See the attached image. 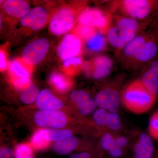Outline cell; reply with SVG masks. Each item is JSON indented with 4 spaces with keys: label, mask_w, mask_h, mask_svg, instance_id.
<instances>
[{
    "label": "cell",
    "mask_w": 158,
    "mask_h": 158,
    "mask_svg": "<svg viewBox=\"0 0 158 158\" xmlns=\"http://www.w3.org/2000/svg\"><path fill=\"white\" fill-rule=\"evenodd\" d=\"M157 95L151 92L139 78L127 84L121 92V103L132 113H146L153 107Z\"/></svg>",
    "instance_id": "cell-1"
},
{
    "label": "cell",
    "mask_w": 158,
    "mask_h": 158,
    "mask_svg": "<svg viewBox=\"0 0 158 158\" xmlns=\"http://www.w3.org/2000/svg\"><path fill=\"white\" fill-rule=\"evenodd\" d=\"M113 10H118L120 15L139 21L153 20L158 9L157 0H120L114 1Z\"/></svg>",
    "instance_id": "cell-2"
},
{
    "label": "cell",
    "mask_w": 158,
    "mask_h": 158,
    "mask_svg": "<svg viewBox=\"0 0 158 158\" xmlns=\"http://www.w3.org/2000/svg\"><path fill=\"white\" fill-rule=\"evenodd\" d=\"M152 21L153 19L137 20L117 14L113 15L112 24L115 26L119 37L126 45L136 36L145 31Z\"/></svg>",
    "instance_id": "cell-3"
},
{
    "label": "cell",
    "mask_w": 158,
    "mask_h": 158,
    "mask_svg": "<svg viewBox=\"0 0 158 158\" xmlns=\"http://www.w3.org/2000/svg\"><path fill=\"white\" fill-rule=\"evenodd\" d=\"M112 12H105L96 8L86 9L79 15L80 24L89 26L99 30V32L106 35L113 23Z\"/></svg>",
    "instance_id": "cell-4"
},
{
    "label": "cell",
    "mask_w": 158,
    "mask_h": 158,
    "mask_svg": "<svg viewBox=\"0 0 158 158\" xmlns=\"http://www.w3.org/2000/svg\"><path fill=\"white\" fill-rule=\"evenodd\" d=\"M151 29L149 38L138 53L126 65L127 68L138 69L156 59L158 50V30L152 27Z\"/></svg>",
    "instance_id": "cell-5"
},
{
    "label": "cell",
    "mask_w": 158,
    "mask_h": 158,
    "mask_svg": "<svg viewBox=\"0 0 158 158\" xmlns=\"http://www.w3.org/2000/svg\"><path fill=\"white\" fill-rule=\"evenodd\" d=\"M121 92L116 83H108L97 94L94 100L100 108L110 113H118L122 104Z\"/></svg>",
    "instance_id": "cell-6"
},
{
    "label": "cell",
    "mask_w": 158,
    "mask_h": 158,
    "mask_svg": "<svg viewBox=\"0 0 158 158\" xmlns=\"http://www.w3.org/2000/svg\"><path fill=\"white\" fill-rule=\"evenodd\" d=\"M49 48V43L47 39L43 38L35 40L24 49L22 59L27 65H37L45 58Z\"/></svg>",
    "instance_id": "cell-7"
},
{
    "label": "cell",
    "mask_w": 158,
    "mask_h": 158,
    "mask_svg": "<svg viewBox=\"0 0 158 158\" xmlns=\"http://www.w3.org/2000/svg\"><path fill=\"white\" fill-rule=\"evenodd\" d=\"M74 14L70 8H62L54 15L50 24V29L55 35H62L67 33L74 24Z\"/></svg>",
    "instance_id": "cell-8"
},
{
    "label": "cell",
    "mask_w": 158,
    "mask_h": 158,
    "mask_svg": "<svg viewBox=\"0 0 158 158\" xmlns=\"http://www.w3.org/2000/svg\"><path fill=\"white\" fill-rule=\"evenodd\" d=\"M151 31L152 29H150L142 32L118 51V58L125 66L141 49L149 38Z\"/></svg>",
    "instance_id": "cell-9"
},
{
    "label": "cell",
    "mask_w": 158,
    "mask_h": 158,
    "mask_svg": "<svg viewBox=\"0 0 158 158\" xmlns=\"http://www.w3.org/2000/svg\"><path fill=\"white\" fill-rule=\"evenodd\" d=\"M35 123L42 127L60 128L65 126L66 118L65 114L57 110H40L34 116Z\"/></svg>",
    "instance_id": "cell-10"
},
{
    "label": "cell",
    "mask_w": 158,
    "mask_h": 158,
    "mask_svg": "<svg viewBox=\"0 0 158 158\" xmlns=\"http://www.w3.org/2000/svg\"><path fill=\"white\" fill-rule=\"evenodd\" d=\"M82 46L81 40L78 36L67 34L58 47L57 53L61 59L66 60L78 56L81 53Z\"/></svg>",
    "instance_id": "cell-11"
},
{
    "label": "cell",
    "mask_w": 158,
    "mask_h": 158,
    "mask_svg": "<svg viewBox=\"0 0 158 158\" xmlns=\"http://www.w3.org/2000/svg\"><path fill=\"white\" fill-rule=\"evenodd\" d=\"M13 85L23 103L29 104L36 101L39 94V89L30 79H17L14 81Z\"/></svg>",
    "instance_id": "cell-12"
},
{
    "label": "cell",
    "mask_w": 158,
    "mask_h": 158,
    "mask_svg": "<svg viewBox=\"0 0 158 158\" xmlns=\"http://www.w3.org/2000/svg\"><path fill=\"white\" fill-rule=\"evenodd\" d=\"M48 19L47 11L42 7H35L24 17L20 23L23 26L30 28L34 31H38L45 24Z\"/></svg>",
    "instance_id": "cell-13"
},
{
    "label": "cell",
    "mask_w": 158,
    "mask_h": 158,
    "mask_svg": "<svg viewBox=\"0 0 158 158\" xmlns=\"http://www.w3.org/2000/svg\"><path fill=\"white\" fill-rule=\"evenodd\" d=\"M141 82L153 94H158V59H155L144 66L139 78Z\"/></svg>",
    "instance_id": "cell-14"
},
{
    "label": "cell",
    "mask_w": 158,
    "mask_h": 158,
    "mask_svg": "<svg viewBox=\"0 0 158 158\" xmlns=\"http://www.w3.org/2000/svg\"><path fill=\"white\" fill-rule=\"evenodd\" d=\"M69 97L82 115L90 114L96 109L97 105L94 100L84 90H73Z\"/></svg>",
    "instance_id": "cell-15"
},
{
    "label": "cell",
    "mask_w": 158,
    "mask_h": 158,
    "mask_svg": "<svg viewBox=\"0 0 158 158\" xmlns=\"http://www.w3.org/2000/svg\"><path fill=\"white\" fill-rule=\"evenodd\" d=\"M155 146L151 137L145 133L138 136L133 147L132 158H153Z\"/></svg>",
    "instance_id": "cell-16"
},
{
    "label": "cell",
    "mask_w": 158,
    "mask_h": 158,
    "mask_svg": "<svg viewBox=\"0 0 158 158\" xmlns=\"http://www.w3.org/2000/svg\"><path fill=\"white\" fill-rule=\"evenodd\" d=\"M113 65V60L108 56L97 57L93 62L92 77L97 80L104 78L111 73Z\"/></svg>",
    "instance_id": "cell-17"
},
{
    "label": "cell",
    "mask_w": 158,
    "mask_h": 158,
    "mask_svg": "<svg viewBox=\"0 0 158 158\" xmlns=\"http://www.w3.org/2000/svg\"><path fill=\"white\" fill-rule=\"evenodd\" d=\"M36 101L38 107L42 110H56L63 105L62 102L48 89L40 91Z\"/></svg>",
    "instance_id": "cell-18"
},
{
    "label": "cell",
    "mask_w": 158,
    "mask_h": 158,
    "mask_svg": "<svg viewBox=\"0 0 158 158\" xmlns=\"http://www.w3.org/2000/svg\"><path fill=\"white\" fill-rule=\"evenodd\" d=\"M3 7L7 14L16 18L24 17L31 10L28 3L22 0H7Z\"/></svg>",
    "instance_id": "cell-19"
},
{
    "label": "cell",
    "mask_w": 158,
    "mask_h": 158,
    "mask_svg": "<svg viewBox=\"0 0 158 158\" xmlns=\"http://www.w3.org/2000/svg\"><path fill=\"white\" fill-rule=\"evenodd\" d=\"M79 144L78 138L75 136L69 138L56 142L53 148L54 151L59 154L65 155L72 152L76 149Z\"/></svg>",
    "instance_id": "cell-20"
},
{
    "label": "cell",
    "mask_w": 158,
    "mask_h": 158,
    "mask_svg": "<svg viewBox=\"0 0 158 158\" xmlns=\"http://www.w3.org/2000/svg\"><path fill=\"white\" fill-rule=\"evenodd\" d=\"M37 132L42 138L48 141L58 142L72 135L71 132L67 130L43 129Z\"/></svg>",
    "instance_id": "cell-21"
},
{
    "label": "cell",
    "mask_w": 158,
    "mask_h": 158,
    "mask_svg": "<svg viewBox=\"0 0 158 158\" xmlns=\"http://www.w3.org/2000/svg\"><path fill=\"white\" fill-rule=\"evenodd\" d=\"M107 42L106 35L100 32H96L87 40V46L88 49L92 52H101L106 48Z\"/></svg>",
    "instance_id": "cell-22"
},
{
    "label": "cell",
    "mask_w": 158,
    "mask_h": 158,
    "mask_svg": "<svg viewBox=\"0 0 158 158\" xmlns=\"http://www.w3.org/2000/svg\"><path fill=\"white\" fill-rule=\"evenodd\" d=\"M106 37L108 42L113 47L117 49V51L120 50L126 45L119 37L116 28L113 24L108 31Z\"/></svg>",
    "instance_id": "cell-23"
},
{
    "label": "cell",
    "mask_w": 158,
    "mask_h": 158,
    "mask_svg": "<svg viewBox=\"0 0 158 158\" xmlns=\"http://www.w3.org/2000/svg\"><path fill=\"white\" fill-rule=\"evenodd\" d=\"M123 125L118 113H109L106 129L108 132H117L121 131Z\"/></svg>",
    "instance_id": "cell-24"
},
{
    "label": "cell",
    "mask_w": 158,
    "mask_h": 158,
    "mask_svg": "<svg viewBox=\"0 0 158 158\" xmlns=\"http://www.w3.org/2000/svg\"><path fill=\"white\" fill-rule=\"evenodd\" d=\"M113 133L107 132L102 136L100 145L103 151L107 152L116 145L115 139L116 136Z\"/></svg>",
    "instance_id": "cell-25"
},
{
    "label": "cell",
    "mask_w": 158,
    "mask_h": 158,
    "mask_svg": "<svg viewBox=\"0 0 158 158\" xmlns=\"http://www.w3.org/2000/svg\"><path fill=\"white\" fill-rule=\"evenodd\" d=\"M109 112L102 108L95 111L93 115L94 122L98 126L106 129Z\"/></svg>",
    "instance_id": "cell-26"
},
{
    "label": "cell",
    "mask_w": 158,
    "mask_h": 158,
    "mask_svg": "<svg viewBox=\"0 0 158 158\" xmlns=\"http://www.w3.org/2000/svg\"><path fill=\"white\" fill-rule=\"evenodd\" d=\"M50 80L52 84L60 91H65L68 89V83L60 74H52L50 77Z\"/></svg>",
    "instance_id": "cell-27"
},
{
    "label": "cell",
    "mask_w": 158,
    "mask_h": 158,
    "mask_svg": "<svg viewBox=\"0 0 158 158\" xmlns=\"http://www.w3.org/2000/svg\"><path fill=\"white\" fill-rule=\"evenodd\" d=\"M77 36L81 39L88 40L96 33L95 29L89 26L80 24L76 29Z\"/></svg>",
    "instance_id": "cell-28"
},
{
    "label": "cell",
    "mask_w": 158,
    "mask_h": 158,
    "mask_svg": "<svg viewBox=\"0 0 158 158\" xmlns=\"http://www.w3.org/2000/svg\"><path fill=\"white\" fill-rule=\"evenodd\" d=\"M148 132L151 137L158 140V110L151 117L148 124Z\"/></svg>",
    "instance_id": "cell-29"
},
{
    "label": "cell",
    "mask_w": 158,
    "mask_h": 158,
    "mask_svg": "<svg viewBox=\"0 0 158 158\" xmlns=\"http://www.w3.org/2000/svg\"><path fill=\"white\" fill-rule=\"evenodd\" d=\"M15 158H34L31 148L25 144L18 145L15 153Z\"/></svg>",
    "instance_id": "cell-30"
},
{
    "label": "cell",
    "mask_w": 158,
    "mask_h": 158,
    "mask_svg": "<svg viewBox=\"0 0 158 158\" xmlns=\"http://www.w3.org/2000/svg\"><path fill=\"white\" fill-rule=\"evenodd\" d=\"M10 69L20 78H30L29 73L17 61L11 62Z\"/></svg>",
    "instance_id": "cell-31"
},
{
    "label": "cell",
    "mask_w": 158,
    "mask_h": 158,
    "mask_svg": "<svg viewBox=\"0 0 158 158\" xmlns=\"http://www.w3.org/2000/svg\"><path fill=\"white\" fill-rule=\"evenodd\" d=\"M31 142L33 146L37 149H44L48 146L49 144V141L42 138L38 132L34 134Z\"/></svg>",
    "instance_id": "cell-32"
},
{
    "label": "cell",
    "mask_w": 158,
    "mask_h": 158,
    "mask_svg": "<svg viewBox=\"0 0 158 158\" xmlns=\"http://www.w3.org/2000/svg\"><path fill=\"white\" fill-rule=\"evenodd\" d=\"M125 150L116 145L107 153L111 158H120L124 155Z\"/></svg>",
    "instance_id": "cell-33"
},
{
    "label": "cell",
    "mask_w": 158,
    "mask_h": 158,
    "mask_svg": "<svg viewBox=\"0 0 158 158\" xmlns=\"http://www.w3.org/2000/svg\"><path fill=\"white\" fill-rule=\"evenodd\" d=\"M115 144L118 147L126 149L127 148L128 146L129 141L127 138L124 136H116Z\"/></svg>",
    "instance_id": "cell-34"
},
{
    "label": "cell",
    "mask_w": 158,
    "mask_h": 158,
    "mask_svg": "<svg viewBox=\"0 0 158 158\" xmlns=\"http://www.w3.org/2000/svg\"><path fill=\"white\" fill-rule=\"evenodd\" d=\"M81 59L78 57H73L65 60L64 63V66L67 67L69 65H73L74 66H81L82 65Z\"/></svg>",
    "instance_id": "cell-35"
},
{
    "label": "cell",
    "mask_w": 158,
    "mask_h": 158,
    "mask_svg": "<svg viewBox=\"0 0 158 158\" xmlns=\"http://www.w3.org/2000/svg\"><path fill=\"white\" fill-rule=\"evenodd\" d=\"M13 151L9 148H3L0 150V158H13Z\"/></svg>",
    "instance_id": "cell-36"
},
{
    "label": "cell",
    "mask_w": 158,
    "mask_h": 158,
    "mask_svg": "<svg viewBox=\"0 0 158 158\" xmlns=\"http://www.w3.org/2000/svg\"><path fill=\"white\" fill-rule=\"evenodd\" d=\"M69 158H94V156L91 153L85 151L73 154Z\"/></svg>",
    "instance_id": "cell-37"
},
{
    "label": "cell",
    "mask_w": 158,
    "mask_h": 158,
    "mask_svg": "<svg viewBox=\"0 0 158 158\" xmlns=\"http://www.w3.org/2000/svg\"><path fill=\"white\" fill-rule=\"evenodd\" d=\"M6 67V58L5 55L1 51L0 52V68L1 70L5 69Z\"/></svg>",
    "instance_id": "cell-38"
},
{
    "label": "cell",
    "mask_w": 158,
    "mask_h": 158,
    "mask_svg": "<svg viewBox=\"0 0 158 158\" xmlns=\"http://www.w3.org/2000/svg\"><path fill=\"white\" fill-rule=\"evenodd\" d=\"M152 27L158 30V9L153 17V20L151 24Z\"/></svg>",
    "instance_id": "cell-39"
},
{
    "label": "cell",
    "mask_w": 158,
    "mask_h": 158,
    "mask_svg": "<svg viewBox=\"0 0 158 158\" xmlns=\"http://www.w3.org/2000/svg\"><path fill=\"white\" fill-rule=\"evenodd\" d=\"M153 158H158V155L156 154Z\"/></svg>",
    "instance_id": "cell-40"
},
{
    "label": "cell",
    "mask_w": 158,
    "mask_h": 158,
    "mask_svg": "<svg viewBox=\"0 0 158 158\" xmlns=\"http://www.w3.org/2000/svg\"><path fill=\"white\" fill-rule=\"evenodd\" d=\"M34 158H36V157H34Z\"/></svg>",
    "instance_id": "cell-41"
}]
</instances>
